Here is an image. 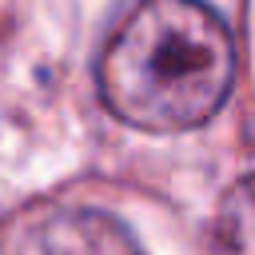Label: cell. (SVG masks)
I'll return each mask as SVG.
<instances>
[{
    "mask_svg": "<svg viewBox=\"0 0 255 255\" xmlns=\"http://www.w3.org/2000/svg\"><path fill=\"white\" fill-rule=\"evenodd\" d=\"M235 44L203 0H131L104 40L96 84L139 131H187L231 92Z\"/></svg>",
    "mask_w": 255,
    "mask_h": 255,
    "instance_id": "1",
    "label": "cell"
},
{
    "mask_svg": "<svg viewBox=\"0 0 255 255\" xmlns=\"http://www.w3.org/2000/svg\"><path fill=\"white\" fill-rule=\"evenodd\" d=\"M219 255H255V175H243L215 211Z\"/></svg>",
    "mask_w": 255,
    "mask_h": 255,
    "instance_id": "3",
    "label": "cell"
},
{
    "mask_svg": "<svg viewBox=\"0 0 255 255\" xmlns=\"http://www.w3.org/2000/svg\"><path fill=\"white\" fill-rule=\"evenodd\" d=\"M4 255H139V247L100 207H40L16 223Z\"/></svg>",
    "mask_w": 255,
    "mask_h": 255,
    "instance_id": "2",
    "label": "cell"
}]
</instances>
